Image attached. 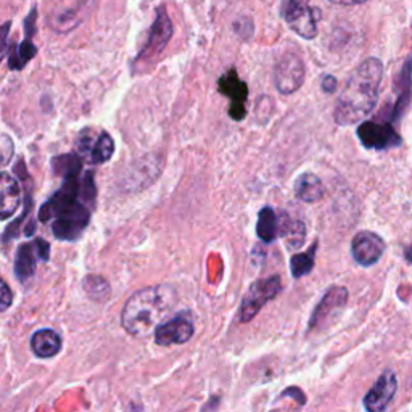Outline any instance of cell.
Returning a JSON list of instances; mask_svg holds the SVG:
<instances>
[{"mask_svg": "<svg viewBox=\"0 0 412 412\" xmlns=\"http://www.w3.org/2000/svg\"><path fill=\"white\" fill-rule=\"evenodd\" d=\"M383 79V65L376 56L359 63L346 79L333 110L338 126L361 124L371 115L378 101L380 84Z\"/></svg>", "mask_w": 412, "mask_h": 412, "instance_id": "6da1fadb", "label": "cell"}, {"mask_svg": "<svg viewBox=\"0 0 412 412\" xmlns=\"http://www.w3.org/2000/svg\"><path fill=\"white\" fill-rule=\"evenodd\" d=\"M176 303V288L169 283L151 285L136 291L121 313L123 328L136 338L149 337Z\"/></svg>", "mask_w": 412, "mask_h": 412, "instance_id": "7a4b0ae2", "label": "cell"}, {"mask_svg": "<svg viewBox=\"0 0 412 412\" xmlns=\"http://www.w3.org/2000/svg\"><path fill=\"white\" fill-rule=\"evenodd\" d=\"M91 223V210L82 200H76L60 208L52 218V232L55 238L73 242Z\"/></svg>", "mask_w": 412, "mask_h": 412, "instance_id": "3957f363", "label": "cell"}, {"mask_svg": "<svg viewBox=\"0 0 412 412\" xmlns=\"http://www.w3.org/2000/svg\"><path fill=\"white\" fill-rule=\"evenodd\" d=\"M281 16L287 26L303 39L318 36L321 11L309 5V0H282Z\"/></svg>", "mask_w": 412, "mask_h": 412, "instance_id": "277c9868", "label": "cell"}, {"mask_svg": "<svg viewBox=\"0 0 412 412\" xmlns=\"http://www.w3.org/2000/svg\"><path fill=\"white\" fill-rule=\"evenodd\" d=\"M282 282L281 276H271L266 278H258V281L250 285V288L246 290L243 295L242 306H240V322L253 321L258 316V313L268 304L269 301L281 293Z\"/></svg>", "mask_w": 412, "mask_h": 412, "instance_id": "5b68a950", "label": "cell"}, {"mask_svg": "<svg viewBox=\"0 0 412 412\" xmlns=\"http://www.w3.org/2000/svg\"><path fill=\"white\" fill-rule=\"evenodd\" d=\"M304 78H306V68L304 61L296 52H285L277 60L274 68V84L282 95H291L300 91Z\"/></svg>", "mask_w": 412, "mask_h": 412, "instance_id": "8992f818", "label": "cell"}, {"mask_svg": "<svg viewBox=\"0 0 412 412\" xmlns=\"http://www.w3.org/2000/svg\"><path fill=\"white\" fill-rule=\"evenodd\" d=\"M173 33H174L173 21H171L166 9L160 5V7L156 9L155 21L150 28L149 39L145 42V47L139 52L136 63H147L156 60L158 56L161 55L163 50L166 49L171 37H173Z\"/></svg>", "mask_w": 412, "mask_h": 412, "instance_id": "52a82bcc", "label": "cell"}, {"mask_svg": "<svg viewBox=\"0 0 412 412\" xmlns=\"http://www.w3.org/2000/svg\"><path fill=\"white\" fill-rule=\"evenodd\" d=\"M195 324L190 311L177 313L174 318L163 322L155 328V343L158 346H171V345H184L194 337Z\"/></svg>", "mask_w": 412, "mask_h": 412, "instance_id": "ba28073f", "label": "cell"}, {"mask_svg": "<svg viewBox=\"0 0 412 412\" xmlns=\"http://www.w3.org/2000/svg\"><path fill=\"white\" fill-rule=\"evenodd\" d=\"M348 303V290L341 285H332L324 296L321 298L318 306L309 318V331H319L324 328L328 322L333 321L337 316L343 311Z\"/></svg>", "mask_w": 412, "mask_h": 412, "instance_id": "9c48e42d", "label": "cell"}, {"mask_svg": "<svg viewBox=\"0 0 412 412\" xmlns=\"http://www.w3.org/2000/svg\"><path fill=\"white\" fill-rule=\"evenodd\" d=\"M359 142L367 150H388L403 144L401 136L393 128L391 123L363 121L356 129Z\"/></svg>", "mask_w": 412, "mask_h": 412, "instance_id": "30bf717a", "label": "cell"}, {"mask_svg": "<svg viewBox=\"0 0 412 412\" xmlns=\"http://www.w3.org/2000/svg\"><path fill=\"white\" fill-rule=\"evenodd\" d=\"M160 161L155 156H145L144 160H137L131 164L128 171L121 176V187L124 192H139V190L147 189L151 182L156 181L160 176Z\"/></svg>", "mask_w": 412, "mask_h": 412, "instance_id": "8fae6325", "label": "cell"}, {"mask_svg": "<svg viewBox=\"0 0 412 412\" xmlns=\"http://www.w3.org/2000/svg\"><path fill=\"white\" fill-rule=\"evenodd\" d=\"M383 238L376 232L361 231L354 236L351 242V256L363 268H371L377 264L385 253Z\"/></svg>", "mask_w": 412, "mask_h": 412, "instance_id": "7c38bea8", "label": "cell"}, {"mask_svg": "<svg viewBox=\"0 0 412 412\" xmlns=\"http://www.w3.org/2000/svg\"><path fill=\"white\" fill-rule=\"evenodd\" d=\"M398 391V377L393 371H385L372 388L364 396V408L367 412H385L388 409Z\"/></svg>", "mask_w": 412, "mask_h": 412, "instance_id": "4fadbf2b", "label": "cell"}, {"mask_svg": "<svg viewBox=\"0 0 412 412\" xmlns=\"http://www.w3.org/2000/svg\"><path fill=\"white\" fill-rule=\"evenodd\" d=\"M219 92L231 99V118L236 119V121H242L246 116L245 101L248 99V86L238 78L236 69H229V71L219 79Z\"/></svg>", "mask_w": 412, "mask_h": 412, "instance_id": "5bb4252c", "label": "cell"}, {"mask_svg": "<svg viewBox=\"0 0 412 412\" xmlns=\"http://www.w3.org/2000/svg\"><path fill=\"white\" fill-rule=\"evenodd\" d=\"M21 205V187L14 176L0 173V221L15 216Z\"/></svg>", "mask_w": 412, "mask_h": 412, "instance_id": "9a60e30c", "label": "cell"}, {"mask_svg": "<svg viewBox=\"0 0 412 412\" xmlns=\"http://www.w3.org/2000/svg\"><path fill=\"white\" fill-rule=\"evenodd\" d=\"M412 97V56L404 61L401 73L396 78V101L393 106V121H399L409 106Z\"/></svg>", "mask_w": 412, "mask_h": 412, "instance_id": "2e32d148", "label": "cell"}, {"mask_svg": "<svg viewBox=\"0 0 412 412\" xmlns=\"http://www.w3.org/2000/svg\"><path fill=\"white\" fill-rule=\"evenodd\" d=\"M31 350L41 359H50L61 351V337L52 328H39L31 337Z\"/></svg>", "mask_w": 412, "mask_h": 412, "instance_id": "e0dca14e", "label": "cell"}, {"mask_svg": "<svg viewBox=\"0 0 412 412\" xmlns=\"http://www.w3.org/2000/svg\"><path fill=\"white\" fill-rule=\"evenodd\" d=\"M293 192L298 200L304 203H316L326 195V187L318 176L313 173H303L295 179Z\"/></svg>", "mask_w": 412, "mask_h": 412, "instance_id": "ac0fdd59", "label": "cell"}, {"mask_svg": "<svg viewBox=\"0 0 412 412\" xmlns=\"http://www.w3.org/2000/svg\"><path fill=\"white\" fill-rule=\"evenodd\" d=\"M41 261L34 242L21 243L15 255V276L20 282H28L34 276L37 263Z\"/></svg>", "mask_w": 412, "mask_h": 412, "instance_id": "d6986e66", "label": "cell"}, {"mask_svg": "<svg viewBox=\"0 0 412 412\" xmlns=\"http://www.w3.org/2000/svg\"><path fill=\"white\" fill-rule=\"evenodd\" d=\"M278 233L287 240L290 248H300L306 238V226L301 221L288 218V214H281L278 219Z\"/></svg>", "mask_w": 412, "mask_h": 412, "instance_id": "ffe728a7", "label": "cell"}, {"mask_svg": "<svg viewBox=\"0 0 412 412\" xmlns=\"http://www.w3.org/2000/svg\"><path fill=\"white\" fill-rule=\"evenodd\" d=\"M256 233L261 242L272 243L278 236V216L271 206H264L259 210Z\"/></svg>", "mask_w": 412, "mask_h": 412, "instance_id": "44dd1931", "label": "cell"}, {"mask_svg": "<svg viewBox=\"0 0 412 412\" xmlns=\"http://www.w3.org/2000/svg\"><path fill=\"white\" fill-rule=\"evenodd\" d=\"M89 5H91V0H79V4L74 5L73 9L60 11L54 20V28L56 31H61V33H66V31L76 28L82 21V16L87 11Z\"/></svg>", "mask_w": 412, "mask_h": 412, "instance_id": "7402d4cb", "label": "cell"}, {"mask_svg": "<svg viewBox=\"0 0 412 412\" xmlns=\"http://www.w3.org/2000/svg\"><path fill=\"white\" fill-rule=\"evenodd\" d=\"M318 246H319V242L316 240V242L311 246H309L306 251L295 253V255L290 258L291 277L296 278V281H298V278L308 276L309 272L314 269L316 253H318Z\"/></svg>", "mask_w": 412, "mask_h": 412, "instance_id": "603a6c76", "label": "cell"}, {"mask_svg": "<svg viewBox=\"0 0 412 412\" xmlns=\"http://www.w3.org/2000/svg\"><path fill=\"white\" fill-rule=\"evenodd\" d=\"M37 54V47L33 44V39H24L18 46H14L10 50V59H9V68L20 71L28 63L34 59Z\"/></svg>", "mask_w": 412, "mask_h": 412, "instance_id": "cb8c5ba5", "label": "cell"}, {"mask_svg": "<svg viewBox=\"0 0 412 412\" xmlns=\"http://www.w3.org/2000/svg\"><path fill=\"white\" fill-rule=\"evenodd\" d=\"M82 288H84L86 295L91 298V300L97 303L106 301L111 295V287L109 281L97 274L87 276L84 281H82Z\"/></svg>", "mask_w": 412, "mask_h": 412, "instance_id": "d4e9b609", "label": "cell"}, {"mask_svg": "<svg viewBox=\"0 0 412 412\" xmlns=\"http://www.w3.org/2000/svg\"><path fill=\"white\" fill-rule=\"evenodd\" d=\"M52 171L56 174L66 179V177H79L82 171V161L79 155L66 154L52 158Z\"/></svg>", "mask_w": 412, "mask_h": 412, "instance_id": "484cf974", "label": "cell"}, {"mask_svg": "<svg viewBox=\"0 0 412 412\" xmlns=\"http://www.w3.org/2000/svg\"><path fill=\"white\" fill-rule=\"evenodd\" d=\"M113 154H115V141H113L109 132H101L94 144L89 160H91L92 164H101L109 161Z\"/></svg>", "mask_w": 412, "mask_h": 412, "instance_id": "4316f807", "label": "cell"}, {"mask_svg": "<svg viewBox=\"0 0 412 412\" xmlns=\"http://www.w3.org/2000/svg\"><path fill=\"white\" fill-rule=\"evenodd\" d=\"M14 141L7 134H0V166H5L14 158Z\"/></svg>", "mask_w": 412, "mask_h": 412, "instance_id": "83f0119b", "label": "cell"}, {"mask_svg": "<svg viewBox=\"0 0 412 412\" xmlns=\"http://www.w3.org/2000/svg\"><path fill=\"white\" fill-rule=\"evenodd\" d=\"M94 137L92 131H84L81 132V136L78 137V142H76V147H78V155L79 156H87L91 155L92 147H94Z\"/></svg>", "mask_w": 412, "mask_h": 412, "instance_id": "f1b7e54d", "label": "cell"}, {"mask_svg": "<svg viewBox=\"0 0 412 412\" xmlns=\"http://www.w3.org/2000/svg\"><path fill=\"white\" fill-rule=\"evenodd\" d=\"M14 303V291L10 285L0 277V313H5Z\"/></svg>", "mask_w": 412, "mask_h": 412, "instance_id": "f546056e", "label": "cell"}, {"mask_svg": "<svg viewBox=\"0 0 412 412\" xmlns=\"http://www.w3.org/2000/svg\"><path fill=\"white\" fill-rule=\"evenodd\" d=\"M10 26H11L10 21L0 24V61L4 60V56H5V54H7V50H9Z\"/></svg>", "mask_w": 412, "mask_h": 412, "instance_id": "4dcf8cb0", "label": "cell"}, {"mask_svg": "<svg viewBox=\"0 0 412 412\" xmlns=\"http://www.w3.org/2000/svg\"><path fill=\"white\" fill-rule=\"evenodd\" d=\"M34 246H36V250H37V255H39V258H41V261L47 263L49 259H50V245H49L47 240L36 238L34 240Z\"/></svg>", "mask_w": 412, "mask_h": 412, "instance_id": "1f68e13d", "label": "cell"}, {"mask_svg": "<svg viewBox=\"0 0 412 412\" xmlns=\"http://www.w3.org/2000/svg\"><path fill=\"white\" fill-rule=\"evenodd\" d=\"M36 16H37V10L33 9L26 16V20H24V29H26L28 39H33V36L36 34Z\"/></svg>", "mask_w": 412, "mask_h": 412, "instance_id": "d6a6232c", "label": "cell"}, {"mask_svg": "<svg viewBox=\"0 0 412 412\" xmlns=\"http://www.w3.org/2000/svg\"><path fill=\"white\" fill-rule=\"evenodd\" d=\"M321 87H322V91H324L326 94H333L335 91H337L338 82H337V79L333 78V76L328 74V76H324V78H322Z\"/></svg>", "mask_w": 412, "mask_h": 412, "instance_id": "836d02e7", "label": "cell"}, {"mask_svg": "<svg viewBox=\"0 0 412 412\" xmlns=\"http://www.w3.org/2000/svg\"><path fill=\"white\" fill-rule=\"evenodd\" d=\"M288 395H290V398H296V401H298V404H300V406L306 404V396H304V393H303L300 388H296V386H291V388L285 390V391L282 393V398H283V396H288Z\"/></svg>", "mask_w": 412, "mask_h": 412, "instance_id": "e575fe53", "label": "cell"}, {"mask_svg": "<svg viewBox=\"0 0 412 412\" xmlns=\"http://www.w3.org/2000/svg\"><path fill=\"white\" fill-rule=\"evenodd\" d=\"M328 2H332L335 5H343V7H353V5L366 4L367 0H328Z\"/></svg>", "mask_w": 412, "mask_h": 412, "instance_id": "d590c367", "label": "cell"}, {"mask_svg": "<svg viewBox=\"0 0 412 412\" xmlns=\"http://www.w3.org/2000/svg\"><path fill=\"white\" fill-rule=\"evenodd\" d=\"M404 258H406V261H408L409 264H412V245H409L408 248H406V251H404Z\"/></svg>", "mask_w": 412, "mask_h": 412, "instance_id": "8d00e7d4", "label": "cell"}]
</instances>
